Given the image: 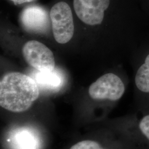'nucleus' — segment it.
<instances>
[{"label": "nucleus", "instance_id": "nucleus-9", "mask_svg": "<svg viewBox=\"0 0 149 149\" xmlns=\"http://www.w3.org/2000/svg\"><path fill=\"white\" fill-rule=\"evenodd\" d=\"M34 80L38 86L47 90H59L64 84L63 76L54 69L49 71H38L34 74Z\"/></svg>", "mask_w": 149, "mask_h": 149}, {"label": "nucleus", "instance_id": "nucleus-3", "mask_svg": "<svg viewBox=\"0 0 149 149\" xmlns=\"http://www.w3.org/2000/svg\"><path fill=\"white\" fill-rule=\"evenodd\" d=\"M122 137L136 149H149V108L137 109L119 123Z\"/></svg>", "mask_w": 149, "mask_h": 149}, {"label": "nucleus", "instance_id": "nucleus-7", "mask_svg": "<svg viewBox=\"0 0 149 149\" xmlns=\"http://www.w3.org/2000/svg\"><path fill=\"white\" fill-rule=\"evenodd\" d=\"M23 57L28 64L39 71H52L55 68V58L49 48L36 40H30L22 49Z\"/></svg>", "mask_w": 149, "mask_h": 149}, {"label": "nucleus", "instance_id": "nucleus-8", "mask_svg": "<svg viewBox=\"0 0 149 149\" xmlns=\"http://www.w3.org/2000/svg\"><path fill=\"white\" fill-rule=\"evenodd\" d=\"M21 21L24 28L29 32H45L49 26L47 12L38 6H31L22 12Z\"/></svg>", "mask_w": 149, "mask_h": 149}, {"label": "nucleus", "instance_id": "nucleus-10", "mask_svg": "<svg viewBox=\"0 0 149 149\" xmlns=\"http://www.w3.org/2000/svg\"><path fill=\"white\" fill-rule=\"evenodd\" d=\"M13 142L22 149H35L37 148L36 136L33 133L27 130L17 131L13 136Z\"/></svg>", "mask_w": 149, "mask_h": 149}, {"label": "nucleus", "instance_id": "nucleus-4", "mask_svg": "<svg viewBox=\"0 0 149 149\" xmlns=\"http://www.w3.org/2000/svg\"><path fill=\"white\" fill-rule=\"evenodd\" d=\"M125 78L117 73L109 72L98 77L91 85L88 94L94 101L111 104L120 100L127 87Z\"/></svg>", "mask_w": 149, "mask_h": 149}, {"label": "nucleus", "instance_id": "nucleus-5", "mask_svg": "<svg viewBox=\"0 0 149 149\" xmlns=\"http://www.w3.org/2000/svg\"><path fill=\"white\" fill-rule=\"evenodd\" d=\"M113 6V0H73L76 16L91 26H101Z\"/></svg>", "mask_w": 149, "mask_h": 149}, {"label": "nucleus", "instance_id": "nucleus-11", "mask_svg": "<svg viewBox=\"0 0 149 149\" xmlns=\"http://www.w3.org/2000/svg\"><path fill=\"white\" fill-rule=\"evenodd\" d=\"M146 16H149V0H138Z\"/></svg>", "mask_w": 149, "mask_h": 149}, {"label": "nucleus", "instance_id": "nucleus-6", "mask_svg": "<svg viewBox=\"0 0 149 149\" xmlns=\"http://www.w3.org/2000/svg\"><path fill=\"white\" fill-rule=\"evenodd\" d=\"M54 37L60 44L68 43L74 33L72 10L65 2L61 1L52 7L50 12Z\"/></svg>", "mask_w": 149, "mask_h": 149}, {"label": "nucleus", "instance_id": "nucleus-1", "mask_svg": "<svg viewBox=\"0 0 149 149\" xmlns=\"http://www.w3.org/2000/svg\"><path fill=\"white\" fill-rule=\"evenodd\" d=\"M39 96V90L35 80L21 72H8L0 81V105L7 111L25 112Z\"/></svg>", "mask_w": 149, "mask_h": 149}, {"label": "nucleus", "instance_id": "nucleus-2", "mask_svg": "<svg viewBox=\"0 0 149 149\" xmlns=\"http://www.w3.org/2000/svg\"><path fill=\"white\" fill-rule=\"evenodd\" d=\"M132 65L136 109L149 108V38H143L132 52Z\"/></svg>", "mask_w": 149, "mask_h": 149}, {"label": "nucleus", "instance_id": "nucleus-12", "mask_svg": "<svg viewBox=\"0 0 149 149\" xmlns=\"http://www.w3.org/2000/svg\"><path fill=\"white\" fill-rule=\"evenodd\" d=\"M11 1H12L15 5H19V4H22L23 3L31 2L33 0H11Z\"/></svg>", "mask_w": 149, "mask_h": 149}]
</instances>
